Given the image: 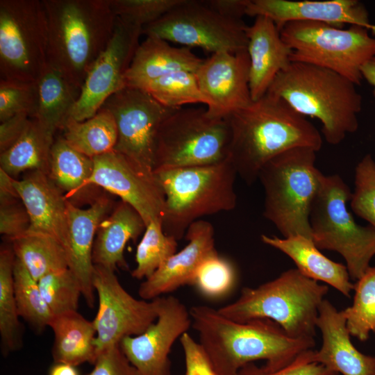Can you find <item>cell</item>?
Segmentation results:
<instances>
[{"mask_svg":"<svg viewBox=\"0 0 375 375\" xmlns=\"http://www.w3.org/2000/svg\"><path fill=\"white\" fill-rule=\"evenodd\" d=\"M192 327L219 375H238L244 365L265 360L262 366L276 370L315 346L314 338H294L269 319L236 322L217 309L197 305L190 309Z\"/></svg>","mask_w":375,"mask_h":375,"instance_id":"1","label":"cell"},{"mask_svg":"<svg viewBox=\"0 0 375 375\" xmlns=\"http://www.w3.org/2000/svg\"><path fill=\"white\" fill-rule=\"evenodd\" d=\"M224 119L230 128L227 158L249 185L278 155L299 147L318 151L322 146L320 133L306 117L268 93Z\"/></svg>","mask_w":375,"mask_h":375,"instance_id":"2","label":"cell"},{"mask_svg":"<svg viewBox=\"0 0 375 375\" xmlns=\"http://www.w3.org/2000/svg\"><path fill=\"white\" fill-rule=\"evenodd\" d=\"M47 22V64L81 89L108 44L116 16L110 0H42Z\"/></svg>","mask_w":375,"mask_h":375,"instance_id":"3","label":"cell"},{"mask_svg":"<svg viewBox=\"0 0 375 375\" xmlns=\"http://www.w3.org/2000/svg\"><path fill=\"white\" fill-rule=\"evenodd\" d=\"M356 85L331 70L292 62L267 93L285 101L304 117L317 119L330 144H338L358 128L362 97Z\"/></svg>","mask_w":375,"mask_h":375,"instance_id":"4","label":"cell"},{"mask_svg":"<svg viewBox=\"0 0 375 375\" xmlns=\"http://www.w3.org/2000/svg\"><path fill=\"white\" fill-rule=\"evenodd\" d=\"M326 285L290 269L256 288H243L240 297L218 311L236 322L269 319L294 338H314Z\"/></svg>","mask_w":375,"mask_h":375,"instance_id":"5","label":"cell"},{"mask_svg":"<svg viewBox=\"0 0 375 375\" xmlns=\"http://www.w3.org/2000/svg\"><path fill=\"white\" fill-rule=\"evenodd\" d=\"M154 174L165 197L163 231L176 240L202 217L236 206L238 174L228 158L208 165L160 169Z\"/></svg>","mask_w":375,"mask_h":375,"instance_id":"6","label":"cell"},{"mask_svg":"<svg viewBox=\"0 0 375 375\" xmlns=\"http://www.w3.org/2000/svg\"><path fill=\"white\" fill-rule=\"evenodd\" d=\"M315 149H290L267 162L258 179L264 190L263 215L284 237L312 238L309 214L323 174L315 166Z\"/></svg>","mask_w":375,"mask_h":375,"instance_id":"7","label":"cell"},{"mask_svg":"<svg viewBox=\"0 0 375 375\" xmlns=\"http://www.w3.org/2000/svg\"><path fill=\"white\" fill-rule=\"evenodd\" d=\"M352 192L338 174L323 175L309 224L319 249L339 253L352 279H359L375 256V228L358 224L347 209Z\"/></svg>","mask_w":375,"mask_h":375,"instance_id":"8","label":"cell"},{"mask_svg":"<svg viewBox=\"0 0 375 375\" xmlns=\"http://www.w3.org/2000/svg\"><path fill=\"white\" fill-rule=\"evenodd\" d=\"M292 49L291 62L331 70L359 85L362 67L375 56V38L357 25L339 28L317 22H291L280 30Z\"/></svg>","mask_w":375,"mask_h":375,"instance_id":"9","label":"cell"},{"mask_svg":"<svg viewBox=\"0 0 375 375\" xmlns=\"http://www.w3.org/2000/svg\"><path fill=\"white\" fill-rule=\"evenodd\" d=\"M230 128L203 108L174 110L161 124L156 140L154 172L203 166L228 158Z\"/></svg>","mask_w":375,"mask_h":375,"instance_id":"10","label":"cell"},{"mask_svg":"<svg viewBox=\"0 0 375 375\" xmlns=\"http://www.w3.org/2000/svg\"><path fill=\"white\" fill-rule=\"evenodd\" d=\"M47 22L42 1H0V76L37 82L47 65Z\"/></svg>","mask_w":375,"mask_h":375,"instance_id":"11","label":"cell"},{"mask_svg":"<svg viewBox=\"0 0 375 375\" xmlns=\"http://www.w3.org/2000/svg\"><path fill=\"white\" fill-rule=\"evenodd\" d=\"M247 25L224 17L204 1L183 0L163 17L143 28L142 33L183 47H199L212 53L247 50Z\"/></svg>","mask_w":375,"mask_h":375,"instance_id":"12","label":"cell"},{"mask_svg":"<svg viewBox=\"0 0 375 375\" xmlns=\"http://www.w3.org/2000/svg\"><path fill=\"white\" fill-rule=\"evenodd\" d=\"M101 108L112 115L117 129L114 150L140 169L154 174L156 136L164 119L174 110L143 90L125 87L110 96Z\"/></svg>","mask_w":375,"mask_h":375,"instance_id":"13","label":"cell"},{"mask_svg":"<svg viewBox=\"0 0 375 375\" xmlns=\"http://www.w3.org/2000/svg\"><path fill=\"white\" fill-rule=\"evenodd\" d=\"M92 284L98 297L93 320L97 356L123 338L141 334L157 319V299L135 298L119 283L115 271L94 265Z\"/></svg>","mask_w":375,"mask_h":375,"instance_id":"14","label":"cell"},{"mask_svg":"<svg viewBox=\"0 0 375 375\" xmlns=\"http://www.w3.org/2000/svg\"><path fill=\"white\" fill-rule=\"evenodd\" d=\"M142 30L116 17L112 35L90 69L70 117L81 122L93 117L110 96L126 87L125 75Z\"/></svg>","mask_w":375,"mask_h":375,"instance_id":"15","label":"cell"},{"mask_svg":"<svg viewBox=\"0 0 375 375\" xmlns=\"http://www.w3.org/2000/svg\"><path fill=\"white\" fill-rule=\"evenodd\" d=\"M156 299V321L141 334L126 337L119 344L138 375H172V346L192 326L190 310L178 298Z\"/></svg>","mask_w":375,"mask_h":375,"instance_id":"16","label":"cell"},{"mask_svg":"<svg viewBox=\"0 0 375 375\" xmlns=\"http://www.w3.org/2000/svg\"><path fill=\"white\" fill-rule=\"evenodd\" d=\"M93 161L87 188L96 186L118 196L140 215L146 226L152 221L162 222L165 197L154 174L144 172L115 150Z\"/></svg>","mask_w":375,"mask_h":375,"instance_id":"17","label":"cell"},{"mask_svg":"<svg viewBox=\"0 0 375 375\" xmlns=\"http://www.w3.org/2000/svg\"><path fill=\"white\" fill-rule=\"evenodd\" d=\"M249 65L247 50L217 52L203 59L195 75L210 117L224 119L251 103Z\"/></svg>","mask_w":375,"mask_h":375,"instance_id":"18","label":"cell"},{"mask_svg":"<svg viewBox=\"0 0 375 375\" xmlns=\"http://www.w3.org/2000/svg\"><path fill=\"white\" fill-rule=\"evenodd\" d=\"M246 15L264 16L278 30L291 22H317L343 28L345 24L369 29L368 13L357 0H249Z\"/></svg>","mask_w":375,"mask_h":375,"instance_id":"19","label":"cell"},{"mask_svg":"<svg viewBox=\"0 0 375 375\" xmlns=\"http://www.w3.org/2000/svg\"><path fill=\"white\" fill-rule=\"evenodd\" d=\"M185 237L188 244L167 258L140 285V299L151 301L190 284L197 269L208 256L217 252L212 225L199 219L192 224Z\"/></svg>","mask_w":375,"mask_h":375,"instance_id":"20","label":"cell"},{"mask_svg":"<svg viewBox=\"0 0 375 375\" xmlns=\"http://www.w3.org/2000/svg\"><path fill=\"white\" fill-rule=\"evenodd\" d=\"M112 203L104 194L90 206L82 209L67 200V240L65 247L68 267L78 278L87 305L94 308L95 290L92 284L94 265L92 250L94 237L100 223L106 218Z\"/></svg>","mask_w":375,"mask_h":375,"instance_id":"21","label":"cell"},{"mask_svg":"<svg viewBox=\"0 0 375 375\" xmlns=\"http://www.w3.org/2000/svg\"><path fill=\"white\" fill-rule=\"evenodd\" d=\"M317 328L322 333V344L313 351V361L342 375H375V356L355 347L342 310L327 299L319 306Z\"/></svg>","mask_w":375,"mask_h":375,"instance_id":"22","label":"cell"},{"mask_svg":"<svg viewBox=\"0 0 375 375\" xmlns=\"http://www.w3.org/2000/svg\"><path fill=\"white\" fill-rule=\"evenodd\" d=\"M14 185L29 215L28 232L45 233L65 247L67 240V199L49 175L30 171Z\"/></svg>","mask_w":375,"mask_h":375,"instance_id":"23","label":"cell"},{"mask_svg":"<svg viewBox=\"0 0 375 375\" xmlns=\"http://www.w3.org/2000/svg\"><path fill=\"white\" fill-rule=\"evenodd\" d=\"M249 57V90L252 101L262 97L276 76L291 62L292 49L282 40L280 31L269 18L255 17L247 26Z\"/></svg>","mask_w":375,"mask_h":375,"instance_id":"24","label":"cell"},{"mask_svg":"<svg viewBox=\"0 0 375 375\" xmlns=\"http://www.w3.org/2000/svg\"><path fill=\"white\" fill-rule=\"evenodd\" d=\"M203 60L191 48L175 47L160 38L147 36L140 43L126 72V86L139 88L151 81L178 71L195 73Z\"/></svg>","mask_w":375,"mask_h":375,"instance_id":"25","label":"cell"},{"mask_svg":"<svg viewBox=\"0 0 375 375\" xmlns=\"http://www.w3.org/2000/svg\"><path fill=\"white\" fill-rule=\"evenodd\" d=\"M261 240L290 257L303 275L327 283L346 297L354 289L346 265L326 257L312 239L301 235L283 238L262 235Z\"/></svg>","mask_w":375,"mask_h":375,"instance_id":"26","label":"cell"},{"mask_svg":"<svg viewBox=\"0 0 375 375\" xmlns=\"http://www.w3.org/2000/svg\"><path fill=\"white\" fill-rule=\"evenodd\" d=\"M146 227L140 215L121 201L98 227L92 250L94 265L113 271L117 267L127 268L124 256L125 247L129 240L135 241Z\"/></svg>","mask_w":375,"mask_h":375,"instance_id":"27","label":"cell"},{"mask_svg":"<svg viewBox=\"0 0 375 375\" xmlns=\"http://www.w3.org/2000/svg\"><path fill=\"white\" fill-rule=\"evenodd\" d=\"M49 326L54 335V362L75 367L84 362L94 364L97 352L93 321L85 319L77 311H71L53 315Z\"/></svg>","mask_w":375,"mask_h":375,"instance_id":"28","label":"cell"},{"mask_svg":"<svg viewBox=\"0 0 375 375\" xmlns=\"http://www.w3.org/2000/svg\"><path fill=\"white\" fill-rule=\"evenodd\" d=\"M38 105L35 115L40 124L51 135L62 130L81 93L48 64L37 81Z\"/></svg>","mask_w":375,"mask_h":375,"instance_id":"29","label":"cell"},{"mask_svg":"<svg viewBox=\"0 0 375 375\" xmlns=\"http://www.w3.org/2000/svg\"><path fill=\"white\" fill-rule=\"evenodd\" d=\"M94 168L93 158L72 148L63 138L54 140L51 147L48 175L71 201L84 192L92 203L102 194L90 191L85 183Z\"/></svg>","mask_w":375,"mask_h":375,"instance_id":"30","label":"cell"},{"mask_svg":"<svg viewBox=\"0 0 375 375\" xmlns=\"http://www.w3.org/2000/svg\"><path fill=\"white\" fill-rule=\"evenodd\" d=\"M54 136L34 118L19 139L0 154V169L14 178L26 171H40L48 174Z\"/></svg>","mask_w":375,"mask_h":375,"instance_id":"31","label":"cell"},{"mask_svg":"<svg viewBox=\"0 0 375 375\" xmlns=\"http://www.w3.org/2000/svg\"><path fill=\"white\" fill-rule=\"evenodd\" d=\"M62 130L63 138L72 148L92 158L113 151L117 141L115 119L103 108L84 121L69 117Z\"/></svg>","mask_w":375,"mask_h":375,"instance_id":"32","label":"cell"},{"mask_svg":"<svg viewBox=\"0 0 375 375\" xmlns=\"http://www.w3.org/2000/svg\"><path fill=\"white\" fill-rule=\"evenodd\" d=\"M10 242L15 257L37 281L51 272L69 268L64 246L51 235L27 232Z\"/></svg>","mask_w":375,"mask_h":375,"instance_id":"33","label":"cell"},{"mask_svg":"<svg viewBox=\"0 0 375 375\" xmlns=\"http://www.w3.org/2000/svg\"><path fill=\"white\" fill-rule=\"evenodd\" d=\"M15 256L11 243L0 249V337L2 353L19 350L22 345V328L13 288Z\"/></svg>","mask_w":375,"mask_h":375,"instance_id":"34","label":"cell"},{"mask_svg":"<svg viewBox=\"0 0 375 375\" xmlns=\"http://www.w3.org/2000/svg\"><path fill=\"white\" fill-rule=\"evenodd\" d=\"M13 288L19 316L37 333L42 332L49 326L53 315L42 295L38 282L16 257Z\"/></svg>","mask_w":375,"mask_h":375,"instance_id":"35","label":"cell"},{"mask_svg":"<svg viewBox=\"0 0 375 375\" xmlns=\"http://www.w3.org/2000/svg\"><path fill=\"white\" fill-rule=\"evenodd\" d=\"M149 93L162 106L180 108L190 103H203L195 73L188 71L175 72L151 81L139 88Z\"/></svg>","mask_w":375,"mask_h":375,"instance_id":"36","label":"cell"},{"mask_svg":"<svg viewBox=\"0 0 375 375\" xmlns=\"http://www.w3.org/2000/svg\"><path fill=\"white\" fill-rule=\"evenodd\" d=\"M177 241L163 231L161 221H152L146 227L137 246L136 267L131 276L136 279L147 278L177 251Z\"/></svg>","mask_w":375,"mask_h":375,"instance_id":"37","label":"cell"},{"mask_svg":"<svg viewBox=\"0 0 375 375\" xmlns=\"http://www.w3.org/2000/svg\"><path fill=\"white\" fill-rule=\"evenodd\" d=\"M351 306L342 310L350 335L360 341L375 331V267H369L354 285Z\"/></svg>","mask_w":375,"mask_h":375,"instance_id":"38","label":"cell"},{"mask_svg":"<svg viewBox=\"0 0 375 375\" xmlns=\"http://www.w3.org/2000/svg\"><path fill=\"white\" fill-rule=\"evenodd\" d=\"M42 295L53 315L77 311L82 296L80 283L69 269L51 272L38 281Z\"/></svg>","mask_w":375,"mask_h":375,"instance_id":"39","label":"cell"},{"mask_svg":"<svg viewBox=\"0 0 375 375\" xmlns=\"http://www.w3.org/2000/svg\"><path fill=\"white\" fill-rule=\"evenodd\" d=\"M235 281V272L233 265L217 251L200 264L191 285L207 297L219 298L231 290Z\"/></svg>","mask_w":375,"mask_h":375,"instance_id":"40","label":"cell"},{"mask_svg":"<svg viewBox=\"0 0 375 375\" xmlns=\"http://www.w3.org/2000/svg\"><path fill=\"white\" fill-rule=\"evenodd\" d=\"M38 99L37 82L0 79V122L20 113L33 118Z\"/></svg>","mask_w":375,"mask_h":375,"instance_id":"41","label":"cell"},{"mask_svg":"<svg viewBox=\"0 0 375 375\" xmlns=\"http://www.w3.org/2000/svg\"><path fill=\"white\" fill-rule=\"evenodd\" d=\"M350 203L353 211L375 228V161L369 154L356 167Z\"/></svg>","mask_w":375,"mask_h":375,"instance_id":"42","label":"cell"},{"mask_svg":"<svg viewBox=\"0 0 375 375\" xmlns=\"http://www.w3.org/2000/svg\"><path fill=\"white\" fill-rule=\"evenodd\" d=\"M183 0H110L116 17L122 21L144 28L149 25Z\"/></svg>","mask_w":375,"mask_h":375,"instance_id":"43","label":"cell"},{"mask_svg":"<svg viewBox=\"0 0 375 375\" xmlns=\"http://www.w3.org/2000/svg\"><path fill=\"white\" fill-rule=\"evenodd\" d=\"M314 349H308L299 353L288 365L276 370H267L253 362L244 365L238 375H339L322 364L312 360Z\"/></svg>","mask_w":375,"mask_h":375,"instance_id":"44","label":"cell"},{"mask_svg":"<svg viewBox=\"0 0 375 375\" xmlns=\"http://www.w3.org/2000/svg\"><path fill=\"white\" fill-rule=\"evenodd\" d=\"M31 221L20 199L0 203V233L9 240L28 231Z\"/></svg>","mask_w":375,"mask_h":375,"instance_id":"45","label":"cell"},{"mask_svg":"<svg viewBox=\"0 0 375 375\" xmlns=\"http://www.w3.org/2000/svg\"><path fill=\"white\" fill-rule=\"evenodd\" d=\"M179 340L184 353V375H219L203 347L188 332Z\"/></svg>","mask_w":375,"mask_h":375,"instance_id":"46","label":"cell"},{"mask_svg":"<svg viewBox=\"0 0 375 375\" xmlns=\"http://www.w3.org/2000/svg\"><path fill=\"white\" fill-rule=\"evenodd\" d=\"M86 375H138V373L117 344L100 353L93 369Z\"/></svg>","mask_w":375,"mask_h":375,"instance_id":"47","label":"cell"},{"mask_svg":"<svg viewBox=\"0 0 375 375\" xmlns=\"http://www.w3.org/2000/svg\"><path fill=\"white\" fill-rule=\"evenodd\" d=\"M31 117L26 113L17 114L0 124V153L10 148L27 127Z\"/></svg>","mask_w":375,"mask_h":375,"instance_id":"48","label":"cell"},{"mask_svg":"<svg viewBox=\"0 0 375 375\" xmlns=\"http://www.w3.org/2000/svg\"><path fill=\"white\" fill-rule=\"evenodd\" d=\"M249 0H207L205 3L222 16L235 20H243Z\"/></svg>","mask_w":375,"mask_h":375,"instance_id":"49","label":"cell"},{"mask_svg":"<svg viewBox=\"0 0 375 375\" xmlns=\"http://www.w3.org/2000/svg\"><path fill=\"white\" fill-rule=\"evenodd\" d=\"M14 179L0 169V203L20 199L14 185Z\"/></svg>","mask_w":375,"mask_h":375,"instance_id":"50","label":"cell"},{"mask_svg":"<svg viewBox=\"0 0 375 375\" xmlns=\"http://www.w3.org/2000/svg\"><path fill=\"white\" fill-rule=\"evenodd\" d=\"M49 375H78V372L75 366L62 362H55L51 367Z\"/></svg>","mask_w":375,"mask_h":375,"instance_id":"51","label":"cell"},{"mask_svg":"<svg viewBox=\"0 0 375 375\" xmlns=\"http://www.w3.org/2000/svg\"><path fill=\"white\" fill-rule=\"evenodd\" d=\"M361 72L363 79L373 86L375 92V56L362 67Z\"/></svg>","mask_w":375,"mask_h":375,"instance_id":"52","label":"cell"},{"mask_svg":"<svg viewBox=\"0 0 375 375\" xmlns=\"http://www.w3.org/2000/svg\"><path fill=\"white\" fill-rule=\"evenodd\" d=\"M368 30H370L372 35H375V25L371 24Z\"/></svg>","mask_w":375,"mask_h":375,"instance_id":"53","label":"cell"}]
</instances>
